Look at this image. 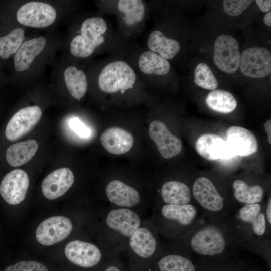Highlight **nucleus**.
<instances>
[{"label":"nucleus","instance_id":"412c9836","mask_svg":"<svg viewBox=\"0 0 271 271\" xmlns=\"http://www.w3.org/2000/svg\"><path fill=\"white\" fill-rule=\"evenodd\" d=\"M105 192L108 200L118 207L131 209L141 201L140 194L135 188L119 180L109 182Z\"/></svg>","mask_w":271,"mask_h":271},{"label":"nucleus","instance_id":"dca6fc26","mask_svg":"<svg viewBox=\"0 0 271 271\" xmlns=\"http://www.w3.org/2000/svg\"><path fill=\"white\" fill-rule=\"evenodd\" d=\"M149 134L155 143L160 154L164 158H171L181 152V141L172 134L165 124L162 121L154 120L152 122L149 128Z\"/></svg>","mask_w":271,"mask_h":271},{"label":"nucleus","instance_id":"393cba45","mask_svg":"<svg viewBox=\"0 0 271 271\" xmlns=\"http://www.w3.org/2000/svg\"><path fill=\"white\" fill-rule=\"evenodd\" d=\"M234 198L240 206L261 203L264 189L259 184H249L245 180L237 179L232 185Z\"/></svg>","mask_w":271,"mask_h":271},{"label":"nucleus","instance_id":"2eb2a0df","mask_svg":"<svg viewBox=\"0 0 271 271\" xmlns=\"http://www.w3.org/2000/svg\"><path fill=\"white\" fill-rule=\"evenodd\" d=\"M42 115L37 105L24 107L11 117L5 129L7 139L14 141L30 131L38 122Z\"/></svg>","mask_w":271,"mask_h":271},{"label":"nucleus","instance_id":"9b49d317","mask_svg":"<svg viewBox=\"0 0 271 271\" xmlns=\"http://www.w3.org/2000/svg\"><path fill=\"white\" fill-rule=\"evenodd\" d=\"M105 223L108 230L128 240L142 222L132 209L118 207L108 212Z\"/></svg>","mask_w":271,"mask_h":271},{"label":"nucleus","instance_id":"6ab92c4d","mask_svg":"<svg viewBox=\"0 0 271 271\" xmlns=\"http://www.w3.org/2000/svg\"><path fill=\"white\" fill-rule=\"evenodd\" d=\"M225 142L235 156H248L258 149L255 136L249 130L238 126H232L227 129Z\"/></svg>","mask_w":271,"mask_h":271},{"label":"nucleus","instance_id":"58836bf2","mask_svg":"<svg viewBox=\"0 0 271 271\" xmlns=\"http://www.w3.org/2000/svg\"><path fill=\"white\" fill-rule=\"evenodd\" d=\"M264 212L267 225L271 229V198L270 197L264 204Z\"/></svg>","mask_w":271,"mask_h":271},{"label":"nucleus","instance_id":"f03ea898","mask_svg":"<svg viewBox=\"0 0 271 271\" xmlns=\"http://www.w3.org/2000/svg\"><path fill=\"white\" fill-rule=\"evenodd\" d=\"M238 246L261 256L270 266V234L261 203L235 207L231 213Z\"/></svg>","mask_w":271,"mask_h":271},{"label":"nucleus","instance_id":"79ce46f5","mask_svg":"<svg viewBox=\"0 0 271 271\" xmlns=\"http://www.w3.org/2000/svg\"><path fill=\"white\" fill-rule=\"evenodd\" d=\"M264 23L268 26H271V12L269 11L264 16Z\"/></svg>","mask_w":271,"mask_h":271},{"label":"nucleus","instance_id":"ddd939ff","mask_svg":"<svg viewBox=\"0 0 271 271\" xmlns=\"http://www.w3.org/2000/svg\"><path fill=\"white\" fill-rule=\"evenodd\" d=\"M64 252L71 263L84 268L95 267L103 260V254L99 247L82 240L69 242L65 247Z\"/></svg>","mask_w":271,"mask_h":271},{"label":"nucleus","instance_id":"7ed1b4c3","mask_svg":"<svg viewBox=\"0 0 271 271\" xmlns=\"http://www.w3.org/2000/svg\"><path fill=\"white\" fill-rule=\"evenodd\" d=\"M201 217V211L194 203L162 204L156 207L151 221L158 233L174 240L188 233Z\"/></svg>","mask_w":271,"mask_h":271},{"label":"nucleus","instance_id":"4be33fe9","mask_svg":"<svg viewBox=\"0 0 271 271\" xmlns=\"http://www.w3.org/2000/svg\"><path fill=\"white\" fill-rule=\"evenodd\" d=\"M100 140L103 148L114 155L127 153L134 144L132 134L125 129L118 127L106 129L101 134Z\"/></svg>","mask_w":271,"mask_h":271},{"label":"nucleus","instance_id":"f3484780","mask_svg":"<svg viewBox=\"0 0 271 271\" xmlns=\"http://www.w3.org/2000/svg\"><path fill=\"white\" fill-rule=\"evenodd\" d=\"M197 152L209 160L227 161L235 156L227 146L225 141L215 134L205 133L196 142Z\"/></svg>","mask_w":271,"mask_h":271},{"label":"nucleus","instance_id":"c9c22d12","mask_svg":"<svg viewBox=\"0 0 271 271\" xmlns=\"http://www.w3.org/2000/svg\"><path fill=\"white\" fill-rule=\"evenodd\" d=\"M5 271H49L46 266L37 261H21L8 266Z\"/></svg>","mask_w":271,"mask_h":271},{"label":"nucleus","instance_id":"473e14b6","mask_svg":"<svg viewBox=\"0 0 271 271\" xmlns=\"http://www.w3.org/2000/svg\"><path fill=\"white\" fill-rule=\"evenodd\" d=\"M24 37V31L20 28H15L6 36L0 37V56L6 59L11 55L15 54Z\"/></svg>","mask_w":271,"mask_h":271},{"label":"nucleus","instance_id":"aec40b11","mask_svg":"<svg viewBox=\"0 0 271 271\" xmlns=\"http://www.w3.org/2000/svg\"><path fill=\"white\" fill-rule=\"evenodd\" d=\"M151 271H198V266L189 254L164 250L154 262Z\"/></svg>","mask_w":271,"mask_h":271},{"label":"nucleus","instance_id":"cd10ccee","mask_svg":"<svg viewBox=\"0 0 271 271\" xmlns=\"http://www.w3.org/2000/svg\"><path fill=\"white\" fill-rule=\"evenodd\" d=\"M196 263L198 271H243L249 267L237 255L222 259L201 257Z\"/></svg>","mask_w":271,"mask_h":271},{"label":"nucleus","instance_id":"f257e3e1","mask_svg":"<svg viewBox=\"0 0 271 271\" xmlns=\"http://www.w3.org/2000/svg\"><path fill=\"white\" fill-rule=\"evenodd\" d=\"M171 250L202 258L222 259L236 255L240 248L234 234L231 214L222 217L201 215L197 224L185 235L171 240Z\"/></svg>","mask_w":271,"mask_h":271},{"label":"nucleus","instance_id":"6e6552de","mask_svg":"<svg viewBox=\"0 0 271 271\" xmlns=\"http://www.w3.org/2000/svg\"><path fill=\"white\" fill-rule=\"evenodd\" d=\"M213 60L221 71L231 74L239 67L240 54L237 41L232 36L222 34L214 43Z\"/></svg>","mask_w":271,"mask_h":271},{"label":"nucleus","instance_id":"f704fd0d","mask_svg":"<svg viewBox=\"0 0 271 271\" xmlns=\"http://www.w3.org/2000/svg\"><path fill=\"white\" fill-rule=\"evenodd\" d=\"M252 2L249 0H226L223 2V9L228 15L236 16L244 11Z\"/></svg>","mask_w":271,"mask_h":271},{"label":"nucleus","instance_id":"5701e85b","mask_svg":"<svg viewBox=\"0 0 271 271\" xmlns=\"http://www.w3.org/2000/svg\"><path fill=\"white\" fill-rule=\"evenodd\" d=\"M46 44V40L42 36L22 43L14 56L15 70L21 72L28 69L35 57L44 50Z\"/></svg>","mask_w":271,"mask_h":271},{"label":"nucleus","instance_id":"c756f323","mask_svg":"<svg viewBox=\"0 0 271 271\" xmlns=\"http://www.w3.org/2000/svg\"><path fill=\"white\" fill-rule=\"evenodd\" d=\"M138 65L141 71L146 74L164 75L170 68L167 60L151 51H145L140 55Z\"/></svg>","mask_w":271,"mask_h":271},{"label":"nucleus","instance_id":"4468645a","mask_svg":"<svg viewBox=\"0 0 271 271\" xmlns=\"http://www.w3.org/2000/svg\"><path fill=\"white\" fill-rule=\"evenodd\" d=\"M29 186V177L24 171L17 169L9 172L0 184V194L6 202L16 205L25 198Z\"/></svg>","mask_w":271,"mask_h":271},{"label":"nucleus","instance_id":"e433bc0d","mask_svg":"<svg viewBox=\"0 0 271 271\" xmlns=\"http://www.w3.org/2000/svg\"><path fill=\"white\" fill-rule=\"evenodd\" d=\"M69 125L73 131L82 138H87L91 134L90 128L77 118L71 119Z\"/></svg>","mask_w":271,"mask_h":271},{"label":"nucleus","instance_id":"72a5a7b5","mask_svg":"<svg viewBox=\"0 0 271 271\" xmlns=\"http://www.w3.org/2000/svg\"><path fill=\"white\" fill-rule=\"evenodd\" d=\"M194 82L198 86L213 90L218 86L217 80L209 67L204 63L198 64L194 71Z\"/></svg>","mask_w":271,"mask_h":271},{"label":"nucleus","instance_id":"20e7f679","mask_svg":"<svg viewBox=\"0 0 271 271\" xmlns=\"http://www.w3.org/2000/svg\"><path fill=\"white\" fill-rule=\"evenodd\" d=\"M130 271H151L155 260L164 249L151 221L141 225L127 240Z\"/></svg>","mask_w":271,"mask_h":271},{"label":"nucleus","instance_id":"39448f33","mask_svg":"<svg viewBox=\"0 0 271 271\" xmlns=\"http://www.w3.org/2000/svg\"><path fill=\"white\" fill-rule=\"evenodd\" d=\"M191 193L195 204L204 216H228L235 208L226 201L213 182L207 177L201 176L195 180Z\"/></svg>","mask_w":271,"mask_h":271},{"label":"nucleus","instance_id":"b1692460","mask_svg":"<svg viewBox=\"0 0 271 271\" xmlns=\"http://www.w3.org/2000/svg\"><path fill=\"white\" fill-rule=\"evenodd\" d=\"M163 204H185L193 202L191 190L186 183L178 180L165 182L161 187Z\"/></svg>","mask_w":271,"mask_h":271},{"label":"nucleus","instance_id":"2f4dec72","mask_svg":"<svg viewBox=\"0 0 271 271\" xmlns=\"http://www.w3.org/2000/svg\"><path fill=\"white\" fill-rule=\"evenodd\" d=\"M118 8L124 14L125 23L128 26L137 24L144 18L145 6L142 1L120 0Z\"/></svg>","mask_w":271,"mask_h":271},{"label":"nucleus","instance_id":"a19ab883","mask_svg":"<svg viewBox=\"0 0 271 271\" xmlns=\"http://www.w3.org/2000/svg\"><path fill=\"white\" fill-rule=\"evenodd\" d=\"M264 128L267 133L268 141L271 144V120L269 119L264 124Z\"/></svg>","mask_w":271,"mask_h":271},{"label":"nucleus","instance_id":"37998d69","mask_svg":"<svg viewBox=\"0 0 271 271\" xmlns=\"http://www.w3.org/2000/svg\"><path fill=\"white\" fill-rule=\"evenodd\" d=\"M243 271H262L260 269H258L257 268H250L248 267L246 269H244Z\"/></svg>","mask_w":271,"mask_h":271},{"label":"nucleus","instance_id":"7c9ffc66","mask_svg":"<svg viewBox=\"0 0 271 271\" xmlns=\"http://www.w3.org/2000/svg\"><path fill=\"white\" fill-rule=\"evenodd\" d=\"M206 103L212 110L222 113H230L237 106L233 95L228 91L220 89L210 91L206 97Z\"/></svg>","mask_w":271,"mask_h":271},{"label":"nucleus","instance_id":"1a4fd4ad","mask_svg":"<svg viewBox=\"0 0 271 271\" xmlns=\"http://www.w3.org/2000/svg\"><path fill=\"white\" fill-rule=\"evenodd\" d=\"M239 67L246 76L260 78L271 72V53L264 47H253L244 50L240 54Z\"/></svg>","mask_w":271,"mask_h":271},{"label":"nucleus","instance_id":"ea45409f","mask_svg":"<svg viewBox=\"0 0 271 271\" xmlns=\"http://www.w3.org/2000/svg\"><path fill=\"white\" fill-rule=\"evenodd\" d=\"M260 10L263 12H268L271 8V1L257 0L255 1Z\"/></svg>","mask_w":271,"mask_h":271},{"label":"nucleus","instance_id":"c85d7f7f","mask_svg":"<svg viewBox=\"0 0 271 271\" xmlns=\"http://www.w3.org/2000/svg\"><path fill=\"white\" fill-rule=\"evenodd\" d=\"M64 78L71 95L80 100L85 95L87 89V81L85 73L74 66H70L64 71Z\"/></svg>","mask_w":271,"mask_h":271},{"label":"nucleus","instance_id":"bb28decb","mask_svg":"<svg viewBox=\"0 0 271 271\" xmlns=\"http://www.w3.org/2000/svg\"><path fill=\"white\" fill-rule=\"evenodd\" d=\"M147 44L151 51L158 53L166 60L174 58L180 49V43L177 40L166 37L159 30L151 33Z\"/></svg>","mask_w":271,"mask_h":271},{"label":"nucleus","instance_id":"4c0bfd02","mask_svg":"<svg viewBox=\"0 0 271 271\" xmlns=\"http://www.w3.org/2000/svg\"><path fill=\"white\" fill-rule=\"evenodd\" d=\"M102 271H126L119 260L110 257L105 263Z\"/></svg>","mask_w":271,"mask_h":271},{"label":"nucleus","instance_id":"9d476101","mask_svg":"<svg viewBox=\"0 0 271 271\" xmlns=\"http://www.w3.org/2000/svg\"><path fill=\"white\" fill-rule=\"evenodd\" d=\"M55 9L41 2H29L21 6L17 19L21 24L34 28H44L52 24L56 18Z\"/></svg>","mask_w":271,"mask_h":271},{"label":"nucleus","instance_id":"423d86ee","mask_svg":"<svg viewBox=\"0 0 271 271\" xmlns=\"http://www.w3.org/2000/svg\"><path fill=\"white\" fill-rule=\"evenodd\" d=\"M107 26L105 20L99 17L88 18L82 23L80 35L75 36L70 43V52L77 57L91 55L95 49L104 42Z\"/></svg>","mask_w":271,"mask_h":271},{"label":"nucleus","instance_id":"f8f14e48","mask_svg":"<svg viewBox=\"0 0 271 271\" xmlns=\"http://www.w3.org/2000/svg\"><path fill=\"white\" fill-rule=\"evenodd\" d=\"M72 229V223L67 217L52 216L44 220L38 225L36 237L40 244L50 246L66 238Z\"/></svg>","mask_w":271,"mask_h":271},{"label":"nucleus","instance_id":"0eeeda50","mask_svg":"<svg viewBox=\"0 0 271 271\" xmlns=\"http://www.w3.org/2000/svg\"><path fill=\"white\" fill-rule=\"evenodd\" d=\"M136 74L126 62L117 61L109 63L99 74L98 84L99 88L106 93H115L132 87Z\"/></svg>","mask_w":271,"mask_h":271},{"label":"nucleus","instance_id":"a211bd4d","mask_svg":"<svg viewBox=\"0 0 271 271\" xmlns=\"http://www.w3.org/2000/svg\"><path fill=\"white\" fill-rule=\"evenodd\" d=\"M74 182V176L70 169H58L43 180L41 185L42 193L48 199H56L66 193Z\"/></svg>","mask_w":271,"mask_h":271},{"label":"nucleus","instance_id":"a878e982","mask_svg":"<svg viewBox=\"0 0 271 271\" xmlns=\"http://www.w3.org/2000/svg\"><path fill=\"white\" fill-rule=\"evenodd\" d=\"M38 149V144L35 140H29L15 143L6 150V158L12 167H18L29 161Z\"/></svg>","mask_w":271,"mask_h":271}]
</instances>
